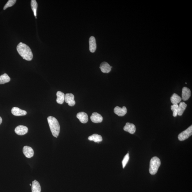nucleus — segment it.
<instances>
[{
  "mask_svg": "<svg viewBox=\"0 0 192 192\" xmlns=\"http://www.w3.org/2000/svg\"><path fill=\"white\" fill-rule=\"evenodd\" d=\"M77 117L82 123H86L88 120V116L85 112H81L78 113L77 114Z\"/></svg>",
  "mask_w": 192,
  "mask_h": 192,
  "instance_id": "obj_13",
  "label": "nucleus"
},
{
  "mask_svg": "<svg viewBox=\"0 0 192 192\" xmlns=\"http://www.w3.org/2000/svg\"><path fill=\"white\" fill-rule=\"evenodd\" d=\"M16 0H9L6 4L5 5L3 9L6 10L8 8L13 6L16 3Z\"/></svg>",
  "mask_w": 192,
  "mask_h": 192,
  "instance_id": "obj_24",
  "label": "nucleus"
},
{
  "mask_svg": "<svg viewBox=\"0 0 192 192\" xmlns=\"http://www.w3.org/2000/svg\"><path fill=\"white\" fill-rule=\"evenodd\" d=\"M30 186H32V185H31V184H30Z\"/></svg>",
  "mask_w": 192,
  "mask_h": 192,
  "instance_id": "obj_27",
  "label": "nucleus"
},
{
  "mask_svg": "<svg viewBox=\"0 0 192 192\" xmlns=\"http://www.w3.org/2000/svg\"><path fill=\"white\" fill-rule=\"evenodd\" d=\"M129 153H127V154L124 156L123 160L122 161L123 168H124L125 167L126 164L128 162L129 160Z\"/></svg>",
  "mask_w": 192,
  "mask_h": 192,
  "instance_id": "obj_25",
  "label": "nucleus"
},
{
  "mask_svg": "<svg viewBox=\"0 0 192 192\" xmlns=\"http://www.w3.org/2000/svg\"><path fill=\"white\" fill-rule=\"evenodd\" d=\"M48 121L50 131L54 137L57 138L60 132V125L58 121L55 117L50 116Z\"/></svg>",
  "mask_w": 192,
  "mask_h": 192,
  "instance_id": "obj_2",
  "label": "nucleus"
},
{
  "mask_svg": "<svg viewBox=\"0 0 192 192\" xmlns=\"http://www.w3.org/2000/svg\"><path fill=\"white\" fill-rule=\"evenodd\" d=\"M2 122V119L1 117H0V124H1Z\"/></svg>",
  "mask_w": 192,
  "mask_h": 192,
  "instance_id": "obj_26",
  "label": "nucleus"
},
{
  "mask_svg": "<svg viewBox=\"0 0 192 192\" xmlns=\"http://www.w3.org/2000/svg\"><path fill=\"white\" fill-rule=\"evenodd\" d=\"M11 112L12 114L16 116H24L27 114L26 111L21 110L18 107H13L11 109Z\"/></svg>",
  "mask_w": 192,
  "mask_h": 192,
  "instance_id": "obj_15",
  "label": "nucleus"
},
{
  "mask_svg": "<svg viewBox=\"0 0 192 192\" xmlns=\"http://www.w3.org/2000/svg\"><path fill=\"white\" fill-rule=\"evenodd\" d=\"M112 68V66H110V65L107 62H102L100 64V66L101 71L103 73H109L111 71Z\"/></svg>",
  "mask_w": 192,
  "mask_h": 192,
  "instance_id": "obj_12",
  "label": "nucleus"
},
{
  "mask_svg": "<svg viewBox=\"0 0 192 192\" xmlns=\"http://www.w3.org/2000/svg\"><path fill=\"white\" fill-rule=\"evenodd\" d=\"M23 153L25 156L28 158H31L34 155V151L33 149L28 146H25L23 147Z\"/></svg>",
  "mask_w": 192,
  "mask_h": 192,
  "instance_id": "obj_7",
  "label": "nucleus"
},
{
  "mask_svg": "<svg viewBox=\"0 0 192 192\" xmlns=\"http://www.w3.org/2000/svg\"><path fill=\"white\" fill-rule=\"evenodd\" d=\"M28 128L26 126L19 125L16 127L15 129V132L18 135H23L28 133Z\"/></svg>",
  "mask_w": 192,
  "mask_h": 192,
  "instance_id": "obj_6",
  "label": "nucleus"
},
{
  "mask_svg": "<svg viewBox=\"0 0 192 192\" xmlns=\"http://www.w3.org/2000/svg\"><path fill=\"white\" fill-rule=\"evenodd\" d=\"M11 78L7 74L5 73L0 76V85H2L9 82Z\"/></svg>",
  "mask_w": 192,
  "mask_h": 192,
  "instance_id": "obj_21",
  "label": "nucleus"
},
{
  "mask_svg": "<svg viewBox=\"0 0 192 192\" xmlns=\"http://www.w3.org/2000/svg\"><path fill=\"white\" fill-rule=\"evenodd\" d=\"M91 120L95 123H98L102 122L103 117L100 114L97 112H94L90 117Z\"/></svg>",
  "mask_w": 192,
  "mask_h": 192,
  "instance_id": "obj_10",
  "label": "nucleus"
},
{
  "mask_svg": "<svg viewBox=\"0 0 192 192\" xmlns=\"http://www.w3.org/2000/svg\"><path fill=\"white\" fill-rule=\"evenodd\" d=\"M187 106V105L185 102H181L178 106V115L180 116L182 115Z\"/></svg>",
  "mask_w": 192,
  "mask_h": 192,
  "instance_id": "obj_19",
  "label": "nucleus"
},
{
  "mask_svg": "<svg viewBox=\"0 0 192 192\" xmlns=\"http://www.w3.org/2000/svg\"><path fill=\"white\" fill-rule=\"evenodd\" d=\"M124 131L129 132L130 134H133L136 132V126L134 124L130 123H126L125 126L124 127Z\"/></svg>",
  "mask_w": 192,
  "mask_h": 192,
  "instance_id": "obj_11",
  "label": "nucleus"
},
{
  "mask_svg": "<svg viewBox=\"0 0 192 192\" xmlns=\"http://www.w3.org/2000/svg\"><path fill=\"white\" fill-rule=\"evenodd\" d=\"M192 126H190L183 132L178 134V138L180 141H183L187 139L188 137L192 135Z\"/></svg>",
  "mask_w": 192,
  "mask_h": 192,
  "instance_id": "obj_4",
  "label": "nucleus"
},
{
  "mask_svg": "<svg viewBox=\"0 0 192 192\" xmlns=\"http://www.w3.org/2000/svg\"><path fill=\"white\" fill-rule=\"evenodd\" d=\"M89 50L92 53L95 52L97 49L95 38L93 36L90 37L89 40Z\"/></svg>",
  "mask_w": 192,
  "mask_h": 192,
  "instance_id": "obj_14",
  "label": "nucleus"
},
{
  "mask_svg": "<svg viewBox=\"0 0 192 192\" xmlns=\"http://www.w3.org/2000/svg\"><path fill=\"white\" fill-rule=\"evenodd\" d=\"M191 90L186 87H183L182 91V98L183 101H186L191 97Z\"/></svg>",
  "mask_w": 192,
  "mask_h": 192,
  "instance_id": "obj_9",
  "label": "nucleus"
},
{
  "mask_svg": "<svg viewBox=\"0 0 192 192\" xmlns=\"http://www.w3.org/2000/svg\"><path fill=\"white\" fill-rule=\"evenodd\" d=\"M74 99L75 97L72 93H67L65 95V102L70 107H73L75 105V102Z\"/></svg>",
  "mask_w": 192,
  "mask_h": 192,
  "instance_id": "obj_5",
  "label": "nucleus"
},
{
  "mask_svg": "<svg viewBox=\"0 0 192 192\" xmlns=\"http://www.w3.org/2000/svg\"><path fill=\"white\" fill-rule=\"evenodd\" d=\"M31 186L32 192H41V186L40 183L36 180L33 181Z\"/></svg>",
  "mask_w": 192,
  "mask_h": 192,
  "instance_id": "obj_16",
  "label": "nucleus"
},
{
  "mask_svg": "<svg viewBox=\"0 0 192 192\" xmlns=\"http://www.w3.org/2000/svg\"><path fill=\"white\" fill-rule=\"evenodd\" d=\"M89 141H93L95 142L99 143L102 141V136L97 134H94L89 137L88 138Z\"/></svg>",
  "mask_w": 192,
  "mask_h": 192,
  "instance_id": "obj_17",
  "label": "nucleus"
},
{
  "mask_svg": "<svg viewBox=\"0 0 192 192\" xmlns=\"http://www.w3.org/2000/svg\"><path fill=\"white\" fill-rule=\"evenodd\" d=\"M178 104H173L171 106V110L173 112V115L174 117H177L178 115Z\"/></svg>",
  "mask_w": 192,
  "mask_h": 192,
  "instance_id": "obj_23",
  "label": "nucleus"
},
{
  "mask_svg": "<svg viewBox=\"0 0 192 192\" xmlns=\"http://www.w3.org/2000/svg\"><path fill=\"white\" fill-rule=\"evenodd\" d=\"M114 113L119 117H123L127 112V109L125 107L122 108L119 107H116L114 109Z\"/></svg>",
  "mask_w": 192,
  "mask_h": 192,
  "instance_id": "obj_8",
  "label": "nucleus"
},
{
  "mask_svg": "<svg viewBox=\"0 0 192 192\" xmlns=\"http://www.w3.org/2000/svg\"><path fill=\"white\" fill-rule=\"evenodd\" d=\"M161 162L159 158L154 156L151 160L150 162L149 171L150 174L155 175L157 172L158 169L161 166Z\"/></svg>",
  "mask_w": 192,
  "mask_h": 192,
  "instance_id": "obj_3",
  "label": "nucleus"
},
{
  "mask_svg": "<svg viewBox=\"0 0 192 192\" xmlns=\"http://www.w3.org/2000/svg\"><path fill=\"white\" fill-rule=\"evenodd\" d=\"M17 50L23 59L28 61H30L33 59V53L31 49L27 45L21 42L17 46Z\"/></svg>",
  "mask_w": 192,
  "mask_h": 192,
  "instance_id": "obj_1",
  "label": "nucleus"
},
{
  "mask_svg": "<svg viewBox=\"0 0 192 192\" xmlns=\"http://www.w3.org/2000/svg\"><path fill=\"white\" fill-rule=\"evenodd\" d=\"M57 98L56 102L59 104H63L65 101V95L61 92H57L56 94Z\"/></svg>",
  "mask_w": 192,
  "mask_h": 192,
  "instance_id": "obj_18",
  "label": "nucleus"
},
{
  "mask_svg": "<svg viewBox=\"0 0 192 192\" xmlns=\"http://www.w3.org/2000/svg\"><path fill=\"white\" fill-rule=\"evenodd\" d=\"M181 97L176 93L173 94L171 98V102L173 104L179 103L181 102Z\"/></svg>",
  "mask_w": 192,
  "mask_h": 192,
  "instance_id": "obj_20",
  "label": "nucleus"
},
{
  "mask_svg": "<svg viewBox=\"0 0 192 192\" xmlns=\"http://www.w3.org/2000/svg\"><path fill=\"white\" fill-rule=\"evenodd\" d=\"M31 6L32 11H33V14L35 17L37 16V10L38 7V4L35 0H32L31 3Z\"/></svg>",
  "mask_w": 192,
  "mask_h": 192,
  "instance_id": "obj_22",
  "label": "nucleus"
}]
</instances>
